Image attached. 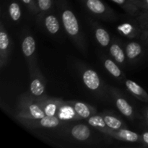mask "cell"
Masks as SVG:
<instances>
[{
  "label": "cell",
  "mask_w": 148,
  "mask_h": 148,
  "mask_svg": "<svg viewBox=\"0 0 148 148\" xmlns=\"http://www.w3.org/2000/svg\"><path fill=\"white\" fill-rule=\"evenodd\" d=\"M62 22L65 30L70 36H76L79 33V24L77 20L72 11L66 10L62 13Z\"/></svg>",
  "instance_id": "obj_1"
},
{
  "label": "cell",
  "mask_w": 148,
  "mask_h": 148,
  "mask_svg": "<svg viewBox=\"0 0 148 148\" xmlns=\"http://www.w3.org/2000/svg\"><path fill=\"white\" fill-rule=\"evenodd\" d=\"M83 82L89 89L95 90L100 86V79L98 74L92 69L85 71L83 74Z\"/></svg>",
  "instance_id": "obj_2"
},
{
  "label": "cell",
  "mask_w": 148,
  "mask_h": 148,
  "mask_svg": "<svg viewBox=\"0 0 148 148\" xmlns=\"http://www.w3.org/2000/svg\"><path fill=\"white\" fill-rule=\"evenodd\" d=\"M71 133L76 140L79 141H85L89 138L90 135V130L86 125L77 124L72 128Z\"/></svg>",
  "instance_id": "obj_3"
},
{
  "label": "cell",
  "mask_w": 148,
  "mask_h": 148,
  "mask_svg": "<svg viewBox=\"0 0 148 148\" xmlns=\"http://www.w3.org/2000/svg\"><path fill=\"white\" fill-rule=\"evenodd\" d=\"M22 50L26 56H30L36 50V43L32 36H27L22 43Z\"/></svg>",
  "instance_id": "obj_4"
},
{
  "label": "cell",
  "mask_w": 148,
  "mask_h": 148,
  "mask_svg": "<svg viewBox=\"0 0 148 148\" xmlns=\"http://www.w3.org/2000/svg\"><path fill=\"white\" fill-rule=\"evenodd\" d=\"M86 6L92 12L102 14L105 12L106 7L101 0H87Z\"/></svg>",
  "instance_id": "obj_5"
},
{
  "label": "cell",
  "mask_w": 148,
  "mask_h": 148,
  "mask_svg": "<svg viewBox=\"0 0 148 148\" xmlns=\"http://www.w3.org/2000/svg\"><path fill=\"white\" fill-rule=\"evenodd\" d=\"M126 86L134 95H137V96H141L143 97V98H148V95L145 92V91L138 84L134 82V81L130 80V79L127 80L126 81Z\"/></svg>",
  "instance_id": "obj_6"
},
{
  "label": "cell",
  "mask_w": 148,
  "mask_h": 148,
  "mask_svg": "<svg viewBox=\"0 0 148 148\" xmlns=\"http://www.w3.org/2000/svg\"><path fill=\"white\" fill-rule=\"evenodd\" d=\"M116 106L120 112L126 116H130L132 114V107L129 104V103L126 100L123 98H118L116 100Z\"/></svg>",
  "instance_id": "obj_7"
},
{
  "label": "cell",
  "mask_w": 148,
  "mask_h": 148,
  "mask_svg": "<svg viewBox=\"0 0 148 148\" xmlns=\"http://www.w3.org/2000/svg\"><path fill=\"white\" fill-rule=\"evenodd\" d=\"M45 25L47 30L52 34H55L59 30V23L56 17L53 15H49L45 20Z\"/></svg>",
  "instance_id": "obj_8"
},
{
  "label": "cell",
  "mask_w": 148,
  "mask_h": 148,
  "mask_svg": "<svg viewBox=\"0 0 148 148\" xmlns=\"http://www.w3.org/2000/svg\"><path fill=\"white\" fill-rule=\"evenodd\" d=\"M127 55L130 59H134L141 53L142 48L138 43L132 42L127 45L126 48Z\"/></svg>",
  "instance_id": "obj_9"
},
{
  "label": "cell",
  "mask_w": 148,
  "mask_h": 148,
  "mask_svg": "<svg viewBox=\"0 0 148 148\" xmlns=\"http://www.w3.org/2000/svg\"><path fill=\"white\" fill-rule=\"evenodd\" d=\"M97 40L102 46H106L109 44L110 36L108 32L103 28H98L95 32Z\"/></svg>",
  "instance_id": "obj_10"
},
{
  "label": "cell",
  "mask_w": 148,
  "mask_h": 148,
  "mask_svg": "<svg viewBox=\"0 0 148 148\" xmlns=\"http://www.w3.org/2000/svg\"><path fill=\"white\" fill-rule=\"evenodd\" d=\"M40 124L42 127H47V128H53V127H56L59 125V120L55 116L46 115L43 118L40 119Z\"/></svg>",
  "instance_id": "obj_11"
},
{
  "label": "cell",
  "mask_w": 148,
  "mask_h": 148,
  "mask_svg": "<svg viewBox=\"0 0 148 148\" xmlns=\"http://www.w3.org/2000/svg\"><path fill=\"white\" fill-rule=\"evenodd\" d=\"M110 52H111V55L114 58V59L119 63H122L124 61L125 56H124L123 50L120 48L119 45L116 44V43L113 44L110 49Z\"/></svg>",
  "instance_id": "obj_12"
},
{
  "label": "cell",
  "mask_w": 148,
  "mask_h": 148,
  "mask_svg": "<svg viewBox=\"0 0 148 148\" xmlns=\"http://www.w3.org/2000/svg\"><path fill=\"white\" fill-rule=\"evenodd\" d=\"M119 137L126 141L134 143L138 140L139 136L137 133L133 132L128 130H122L119 132Z\"/></svg>",
  "instance_id": "obj_13"
},
{
  "label": "cell",
  "mask_w": 148,
  "mask_h": 148,
  "mask_svg": "<svg viewBox=\"0 0 148 148\" xmlns=\"http://www.w3.org/2000/svg\"><path fill=\"white\" fill-rule=\"evenodd\" d=\"M45 87L38 79H35L33 80L30 85V91L36 96H40L44 92Z\"/></svg>",
  "instance_id": "obj_14"
},
{
  "label": "cell",
  "mask_w": 148,
  "mask_h": 148,
  "mask_svg": "<svg viewBox=\"0 0 148 148\" xmlns=\"http://www.w3.org/2000/svg\"><path fill=\"white\" fill-rule=\"evenodd\" d=\"M75 110L77 114L82 118H88L90 115V111L89 108L83 103H76L75 104Z\"/></svg>",
  "instance_id": "obj_15"
},
{
  "label": "cell",
  "mask_w": 148,
  "mask_h": 148,
  "mask_svg": "<svg viewBox=\"0 0 148 148\" xmlns=\"http://www.w3.org/2000/svg\"><path fill=\"white\" fill-rule=\"evenodd\" d=\"M104 64H105V67L106 68L107 70L113 76L116 77H119L121 76V71L120 70L119 68L117 66V65L113 61L110 60V59H107V60H106Z\"/></svg>",
  "instance_id": "obj_16"
},
{
  "label": "cell",
  "mask_w": 148,
  "mask_h": 148,
  "mask_svg": "<svg viewBox=\"0 0 148 148\" xmlns=\"http://www.w3.org/2000/svg\"><path fill=\"white\" fill-rule=\"evenodd\" d=\"M9 12H10V17L14 21H17L21 17L20 6L16 2H12L10 4L9 7Z\"/></svg>",
  "instance_id": "obj_17"
},
{
  "label": "cell",
  "mask_w": 148,
  "mask_h": 148,
  "mask_svg": "<svg viewBox=\"0 0 148 148\" xmlns=\"http://www.w3.org/2000/svg\"><path fill=\"white\" fill-rule=\"evenodd\" d=\"M29 111H30L32 116L36 119H41L46 116L44 111L36 104H31L29 106Z\"/></svg>",
  "instance_id": "obj_18"
},
{
  "label": "cell",
  "mask_w": 148,
  "mask_h": 148,
  "mask_svg": "<svg viewBox=\"0 0 148 148\" xmlns=\"http://www.w3.org/2000/svg\"><path fill=\"white\" fill-rule=\"evenodd\" d=\"M104 120L106 123V125L110 128L114 129V130H118L122 125V123L120 120H119L118 119L115 118L114 116H105L104 117Z\"/></svg>",
  "instance_id": "obj_19"
},
{
  "label": "cell",
  "mask_w": 148,
  "mask_h": 148,
  "mask_svg": "<svg viewBox=\"0 0 148 148\" xmlns=\"http://www.w3.org/2000/svg\"><path fill=\"white\" fill-rule=\"evenodd\" d=\"M88 123L92 127H101V128H103L106 126V123L104 119L99 116H94L90 117L88 120Z\"/></svg>",
  "instance_id": "obj_20"
},
{
  "label": "cell",
  "mask_w": 148,
  "mask_h": 148,
  "mask_svg": "<svg viewBox=\"0 0 148 148\" xmlns=\"http://www.w3.org/2000/svg\"><path fill=\"white\" fill-rule=\"evenodd\" d=\"M9 46V38L8 36L4 32L0 33V49L6 50Z\"/></svg>",
  "instance_id": "obj_21"
},
{
  "label": "cell",
  "mask_w": 148,
  "mask_h": 148,
  "mask_svg": "<svg viewBox=\"0 0 148 148\" xmlns=\"http://www.w3.org/2000/svg\"><path fill=\"white\" fill-rule=\"evenodd\" d=\"M38 5L40 10L46 11L51 7L52 0H37Z\"/></svg>",
  "instance_id": "obj_22"
},
{
  "label": "cell",
  "mask_w": 148,
  "mask_h": 148,
  "mask_svg": "<svg viewBox=\"0 0 148 148\" xmlns=\"http://www.w3.org/2000/svg\"><path fill=\"white\" fill-rule=\"evenodd\" d=\"M56 107L54 104H49L45 108V114L47 116H54L55 112H56Z\"/></svg>",
  "instance_id": "obj_23"
},
{
  "label": "cell",
  "mask_w": 148,
  "mask_h": 148,
  "mask_svg": "<svg viewBox=\"0 0 148 148\" xmlns=\"http://www.w3.org/2000/svg\"><path fill=\"white\" fill-rule=\"evenodd\" d=\"M114 2L121 6H127V7H134L135 4L131 1V0H111Z\"/></svg>",
  "instance_id": "obj_24"
},
{
  "label": "cell",
  "mask_w": 148,
  "mask_h": 148,
  "mask_svg": "<svg viewBox=\"0 0 148 148\" xmlns=\"http://www.w3.org/2000/svg\"><path fill=\"white\" fill-rule=\"evenodd\" d=\"M143 140H144L145 143L146 144L148 145V132L144 133L143 135Z\"/></svg>",
  "instance_id": "obj_25"
},
{
  "label": "cell",
  "mask_w": 148,
  "mask_h": 148,
  "mask_svg": "<svg viewBox=\"0 0 148 148\" xmlns=\"http://www.w3.org/2000/svg\"><path fill=\"white\" fill-rule=\"evenodd\" d=\"M22 1L26 4H30L32 1H33V0H22Z\"/></svg>",
  "instance_id": "obj_26"
},
{
  "label": "cell",
  "mask_w": 148,
  "mask_h": 148,
  "mask_svg": "<svg viewBox=\"0 0 148 148\" xmlns=\"http://www.w3.org/2000/svg\"><path fill=\"white\" fill-rule=\"evenodd\" d=\"M147 121H148V120H147Z\"/></svg>",
  "instance_id": "obj_27"
}]
</instances>
